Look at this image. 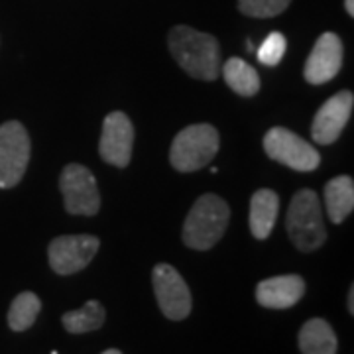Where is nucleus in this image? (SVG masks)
<instances>
[{"instance_id": "f257e3e1", "label": "nucleus", "mask_w": 354, "mask_h": 354, "mask_svg": "<svg viewBox=\"0 0 354 354\" xmlns=\"http://www.w3.org/2000/svg\"><path fill=\"white\" fill-rule=\"evenodd\" d=\"M167 48L187 75L215 81L221 73V46L207 32L191 26H174L167 34Z\"/></svg>"}, {"instance_id": "f03ea898", "label": "nucleus", "mask_w": 354, "mask_h": 354, "mask_svg": "<svg viewBox=\"0 0 354 354\" xmlns=\"http://www.w3.org/2000/svg\"><path fill=\"white\" fill-rule=\"evenodd\" d=\"M230 221L228 203L215 193H205L191 207L183 223V242L193 250H209L223 239Z\"/></svg>"}, {"instance_id": "7ed1b4c3", "label": "nucleus", "mask_w": 354, "mask_h": 354, "mask_svg": "<svg viewBox=\"0 0 354 354\" xmlns=\"http://www.w3.org/2000/svg\"><path fill=\"white\" fill-rule=\"evenodd\" d=\"M286 228L299 252H315L327 241L321 201L315 191L299 189L290 203Z\"/></svg>"}, {"instance_id": "20e7f679", "label": "nucleus", "mask_w": 354, "mask_h": 354, "mask_svg": "<svg viewBox=\"0 0 354 354\" xmlns=\"http://www.w3.org/2000/svg\"><path fill=\"white\" fill-rule=\"evenodd\" d=\"M218 146L221 136L213 124H191L179 130L171 142L169 164L183 174L197 171L215 160Z\"/></svg>"}, {"instance_id": "39448f33", "label": "nucleus", "mask_w": 354, "mask_h": 354, "mask_svg": "<svg viewBox=\"0 0 354 354\" xmlns=\"http://www.w3.org/2000/svg\"><path fill=\"white\" fill-rule=\"evenodd\" d=\"M32 144L28 130L18 120H8L0 127V189L16 187L30 162Z\"/></svg>"}, {"instance_id": "423d86ee", "label": "nucleus", "mask_w": 354, "mask_h": 354, "mask_svg": "<svg viewBox=\"0 0 354 354\" xmlns=\"http://www.w3.org/2000/svg\"><path fill=\"white\" fill-rule=\"evenodd\" d=\"M264 152L274 162L283 164L295 171H315L321 156L307 140L283 127H274L264 136Z\"/></svg>"}, {"instance_id": "0eeeda50", "label": "nucleus", "mask_w": 354, "mask_h": 354, "mask_svg": "<svg viewBox=\"0 0 354 354\" xmlns=\"http://www.w3.org/2000/svg\"><path fill=\"white\" fill-rule=\"evenodd\" d=\"M65 211L69 215L95 216L101 209V195L93 171L81 164L65 165L59 177Z\"/></svg>"}, {"instance_id": "6e6552de", "label": "nucleus", "mask_w": 354, "mask_h": 354, "mask_svg": "<svg viewBox=\"0 0 354 354\" xmlns=\"http://www.w3.org/2000/svg\"><path fill=\"white\" fill-rule=\"evenodd\" d=\"M101 241L93 234H65L53 239L48 248L51 270L59 276H71L91 264L99 252Z\"/></svg>"}, {"instance_id": "1a4fd4ad", "label": "nucleus", "mask_w": 354, "mask_h": 354, "mask_svg": "<svg viewBox=\"0 0 354 354\" xmlns=\"http://www.w3.org/2000/svg\"><path fill=\"white\" fill-rule=\"evenodd\" d=\"M152 286L158 305L167 319L183 321L191 313V291L174 266L158 264L152 272Z\"/></svg>"}, {"instance_id": "9d476101", "label": "nucleus", "mask_w": 354, "mask_h": 354, "mask_svg": "<svg viewBox=\"0 0 354 354\" xmlns=\"http://www.w3.org/2000/svg\"><path fill=\"white\" fill-rule=\"evenodd\" d=\"M134 148V127L132 120L120 111L106 114L102 122L99 153L106 164L127 167Z\"/></svg>"}, {"instance_id": "9b49d317", "label": "nucleus", "mask_w": 354, "mask_h": 354, "mask_svg": "<svg viewBox=\"0 0 354 354\" xmlns=\"http://www.w3.org/2000/svg\"><path fill=\"white\" fill-rule=\"evenodd\" d=\"M354 106V95L351 91H339L317 111L311 127V136L321 146H330L337 142L346 122L351 120Z\"/></svg>"}, {"instance_id": "f8f14e48", "label": "nucleus", "mask_w": 354, "mask_h": 354, "mask_svg": "<svg viewBox=\"0 0 354 354\" xmlns=\"http://www.w3.org/2000/svg\"><path fill=\"white\" fill-rule=\"evenodd\" d=\"M342 41L335 32L321 34L305 62L304 77L311 85H323L339 75L342 67Z\"/></svg>"}, {"instance_id": "ddd939ff", "label": "nucleus", "mask_w": 354, "mask_h": 354, "mask_svg": "<svg viewBox=\"0 0 354 354\" xmlns=\"http://www.w3.org/2000/svg\"><path fill=\"white\" fill-rule=\"evenodd\" d=\"M305 293V281L297 274L262 279L256 286V301L266 309H290Z\"/></svg>"}, {"instance_id": "4468645a", "label": "nucleus", "mask_w": 354, "mask_h": 354, "mask_svg": "<svg viewBox=\"0 0 354 354\" xmlns=\"http://www.w3.org/2000/svg\"><path fill=\"white\" fill-rule=\"evenodd\" d=\"M279 195L272 189H258L250 199V232L256 241H266L278 221Z\"/></svg>"}, {"instance_id": "2eb2a0df", "label": "nucleus", "mask_w": 354, "mask_h": 354, "mask_svg": "<svg viewBox=\"0 0 354 354\" xmlns=\"http://www.w3.org/2000/svg\"><path fill=\"white\" fill-rule=\"evenodd\" d=\"M297 344L301 354H337V335L329 323L321 317L309 319L305 323L299 335Z\"/></svg>"}, {"instance_id": "dca6fc26", "label": "nucleus", "mask_w": 354, "mask_h": 354, "mask_svg": "<svg viewBox=\"0 0 354 354\" xmlns=\"http://www.w3.org/2000/svg\"><path fill=\"white\" fill-rule=\"evenodd\" d=\"M325 205L327 215L335 223L341 225L354 209V181L351 176L333 177L325 185Z\"/></svg>"}, {"instance_id": "f3484780", "label": "nucleus", "mask_w": 354, "mask_h": 354, "mask_svg": "<svg viewBox=\"0 0 354 354\" xmlns=\"http://www.w3.org/2000/svg\"><path fill=\"white\" fill-rule=\"evenodd\" d=\"M227 85L241 97H254L260 91V75L252 65L241 57H230L221 67Z\"/></svg>"}, {"instance_id": "a211bd4d", "label": "nucleus", "mask_w": 354, "mask_h": 354, "mask_svg": "<svg viewBox=\"0 0 354 354\" xmlns=\"http://www.w3.org/2000/svg\"><path fill=\"white\" fill-rule=\"evenodd\" d=\"M104 319H106L104 307L99 301L91 299L81 309L64 313L62 323H64L67 333H71V335H83V333L101 329L102 325H104Z\"/></svg>"}, {"instance_id": "6ab92c4d", "label": "nucleus", "mask_w": 354, "mask_h": 354, "mask_svg": "<svg viewBox=\"0 0 354 354\" xmlns=\"http://www.w3.org/2000/svg\"><path fill=\"white\" fill-rule=\"evenodd\" d=\"M39 311H41V301L38 295L32 291H22L20 295L14 297L12 305L8 309V327L14 333L28 330L36 323Z\"/></svg>"}, {"instance_id": "aec40b11", "label": "nucleus", "mask_w": 354, "mask_h": 354, "mask_svg": "<svg viewBox=\"0 0 354 354\" xmlns=\"http://www.w3.org/2000/svg\"><path fill=\"white\" fill-rule=\"evenodd\" d=\"M291 0H239V10L250 18H274L288 10Z\"/></svg>"}, {"instance_id": "412c9836", "label": "nucleus", "mask_w": 354, "mask_h": 354, "mask_svg": "<svg viewBox=\"0 0 354 354\" xmlns=\"http://www.w3.org/2000/svg\"><path fill=\"white\" fill-rule=\"evenodd\" d=\"M286 50H288V39H286V36L279 34V32H272L262 41V46L256 50V55H258V62L260 64L268 65V67H276L283 59Z\"/></svg>"}, {"instance_id": "4be33fe9", "label": "nucleus", "mask_w": 354, "mask_h": 354, "mask_svg": "<svg viewBox=\"0 0 354 354\" xmlns=\"http://www.w3.org/2000/svg\"><path fill=\"white\" fill-rule=\"evenodd\" d=\"M348 313L354 315V288H351L348 291Z\"/></svg>"}, {"instance_id": "5701e85b", "label": "nucleus", "mask_w": 354, "mask_h": 354, "mask_svg": "<svg viewBox=\"0 0 354 354\" xmlns=\"http://www.w3.org/2000/svg\"><path fill=\"white\" fill-rule=\"evenodd\" d=\"M344 8H346L348 16H354V0H344Z\"/></svg>"}, {"instance_id": "b1692460", "label": "nucleus", "mask_w": 354, "mask_h": 354, "mask_svg": "<svg viewBox=\"0 0 354 354\" xmlns=\"http://www.w3.org/2000/svg\"><path fill=\"white\" fill-rule=\"evenodd\" d=\"M102 354H122V353H120L118 348H109V351H104Z\"/></svg>"}, {"instance_id": "393cba45", "label": "nucleus", "mask_w": 354, "mask_h": 354, "mask_svg": "<svg viewBox=\"0 0 354 354\" xmlns=\"http://www.w3.org/2000/svg\"><path fill=\"white\" fill-rule=\"evenodd\" d=\"M246 48H248V50H250V51L254 50V44H252V41H250V39H248V41H246Z\"/></svg>"}]
</instances>
